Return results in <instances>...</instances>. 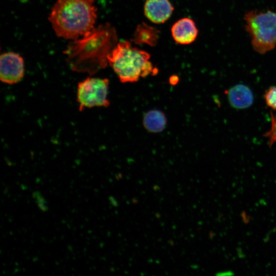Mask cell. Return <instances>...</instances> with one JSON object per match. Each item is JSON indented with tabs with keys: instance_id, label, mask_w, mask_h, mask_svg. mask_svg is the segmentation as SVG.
I'll return each mask as SVG.
<instances>
[{
	"instance_id": "cell-1",
	"label": "cell",
	"mask_w": 276,
	"mask_h": 276,
	"mask_svg": "<svg viewBox=\"0 0 276 276\" xmlns=\"http://www.w3.org/2000/svg\"><path fill=\"white\" fill-rule=\"evenodd\" d=\"M117 40L114 28L109 24L94 28L82 38L70 42L64 51L66 62L72 71L93 75L107 66V55Z\"/></svg>"
},
{
	"instance_id": "cell-2",
	"label": "cell",
	"mask_w": 276,
	"mask_h": 276,
	"mask_svg": "<svg viewBox=\"0 0 276 276\" xmlns=\"http://www.w3.org/2000/svg\"><path fill=\"white\" fill-rule=\"evenodd\" d=\"M97 17L94 0H57L49 20L58 36L75 40L94 28Z\"/></svg>"
},
{
	"instance_id": "cell-3",
	"label": "cell",
	"mask_w": 276,
	"mask_h": 276,
	"mask_svg": "<svg viewBox=\"0 0 276 276\" xmlns=\"http://www.w3.org/2000/svg\"><path fill=\"white\" fill-rule=\"evenodd\" d=\"M150 55L132 48L128 41H121L107 55L108 62L122 83L134 82L153 72Z\"/></svg>"
},
{
	"instance_id": "cell-4",
	"label": "cell",
	"mask_w": 276,
	"mask_h": 276,
	"mask_svg": "<svg viewBox=\"0 0 276 276\" xmlns=\"http://www.w3.org/2000/svg\"><path fill=\"white\" fill-rule=\"evenodd\" d=\"M245 28L253 49L260 54L272 50L276 46V12L252 10L244 15Z\"/></svg>"
},
{
	"instance_id": "cell-5",
	"label": "cell",
	"mask_w": 276,
	"mask_h": 276,
	"mask_svg": "<svg viewBox=\"0 0 276 276\" xmlns=\"http://www.w3.org/2000/svg\"><path fill=\"white\" fill-rule=\"evenodd\" d=\"M109 80L106 78L88 77L79 82L77 89V101L79 110L86 108L108 107Z\"/></svg>"
},
{
	"instance_id": "cell-6",
	"label": "cell",
	"mask_w": 276,
	"mask_h": 276,
	"mask_svg": "<svg viewBox=\"0 0 276 276\" xmlns=\"http://www.w3.org/2000/svg\"><path fill=\"white\" fill-rule=\"evenodd\" d=\"M25 73L23 58L17 53L10 52L1 55L0 79L2 82L13 84L19 82Z\"/></svg>"
},
{
	"instance_id": "cell-7",
	"label": "cell",
	"mask_w": 276,
	"mask_h": 276,
	"mask_svg": "<svg viewBox=\"0 0 276 276\" xmlns=\"http://www.w3.org/2000/svg\"><path fill=\"white\" fill-rule=\"evenodd\" d=\"M230 106L236 109H245L250 107L254 102L251 89L244 84H237L225 91Z\"/></svg>"
},
{
	"instance_id": "cell-8",
	"label": "cell",
	"mask_w": 276,
	"mask_h": 276,
	"mask_svg": "<svg viewBox=\"0 0 276 276\" xmlns=\"http://www.w3.org/2000/svg\"><path fill=\"white\" fill-rule=\"evenodd\" d=\"M173 10L169 0H147L144 5L146 16L156 24L165 22L170 17Z\"/></svg>"
},
{
	"instance_id": "cell-9",
	"label": "cell",
	"mask_w": 276,
	"mask_h": 276,
	"mask_svg": "<svg viewBox=\"0 0 276 276\" xmlns=\"http://www.w3.org/2000/svg\"><path fill=\"white\" fill-rule=\"evenodd\" d=\"M171 32L174 40L183 44L192 43L198 35L195 22L189 18H183L176 21L172 27Z\"/></svg>"
},
{
	"instance_id": "cell-10",
	"label": "cell",
	"mask_w": 276,
	"mask_h": 276,
	"mask_svg": "<svg viewBox=\"0 0 276 276\" xmlns=\"http://www.w3.org/2000/svg\"><path fill=\"white\" fill-rule=\"evenodd\" d=\"M158 31L154 28L143 23L136 28L133 41L136 44H148L154 46L158 38Z\"/></svg>"
},
{
	"instance_id": "cell-11",
	"label": "cell",
	"mask_w": 276,
	"mask_h": 276,
	"mask_svg": "<svg viewBox=\"0 0 276 276\" xmlns=\"http://www.w3.org/2000/svg\"><path fill=\"white\" fill-rule=\"evenodd\" d=\"M144 127L151 132L162 131L166 125V118L163 112L157 110H152L146 113L144 117Z\"/></svg>"
},
{
	"instance_id": "cell-12",
	"label": "cell",
	"mask_w": 276,
	"mask_h": 276,
	"mask_svg": "<svg viewBox=\"0 0 276 276\" xmlns=\"http://www.w3.org/2000/svg\"><path fill=\"white\" fill-rule=\"evenodd\" d=\"M263 98L267 106L276 110V86H272L266 89Z\"/></svg>"
},
{
	"instance_id": "cell-13",
	"label": "cell",
	"mask_w": 276,
	"mask_h": 276,
	"mask_svg": "<svg viewBox=\"0 0 276 276\" xmlns=\"http://www.w3.org/2000/svg\"><path fill=\"white\" fill-rule=\"evenodd\" d=\"M271 128L269 131L263 134L264 137H267L269 148L276 143V114L271 110Z\"/></svg>"
},
{
	"instance_id": "cell-14",
	"label": "cell",
	"mask_w": 276,
	"mask_h": 276,
	"mask_svg": "<svg viewBox=\"0 0 276 276\" xmlns=\"http://www.w3.org/2000/svg\"><path fill=\"white\" fill-rule=\"evenodd\" d=\"M33 197L36 200L37 205L42 211H46L48 210L46 201L38 192L33 193Z\"/></svg>"
}]
</instances>
